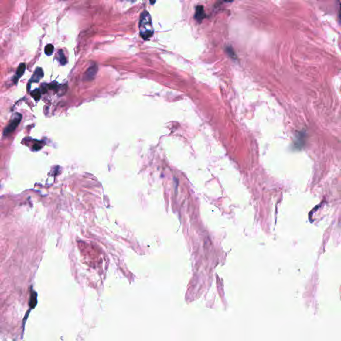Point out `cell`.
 Listing matches in <instances>:
<instances>
[{
	"label": "cell",
	"instance_id": "1",
	"mask_svg": "<svg viewBox=\"0 0 341 341\" xmlns=\"http://www.w3.org/2000/svg\"><path fill=\"white\" fill-rule=\"evenodd\" d=\"M140 35L144 39H148L153 36V27L151 15L147 11H144L141 14L139 22Z\"/></svg>",
	"mask_w": 341,
	"mask_h": 341
},
{
	"label": "cell",
	"instance_id": "2",
	"mask_svg": "<svg viewBox=\"0 0 341 341\" xmlns=\"http://www.w3.org/2000/svg\"><path fill=\"white\" fill-rule=\"evenodd\" d=\"M22 116L20 114L17 115L14 118V119L11 121V122L9 123V125L7 126L6 128L4 129L3 135H8L9 134L12 133L19 124L21 120H22Z\"/></svg>",
	"mask_w": 341,
	"mask_h": 341
},
{
	"label": "cell",
	"instance_id": "3",
	"mask_svg": "<svg viewBox=\"0 0 341 341\" xmlns=\"http://www.w3.org/2000/svg\"><path fill=\"white\" fill-rule=\"evenodd\" d=\"M97 70L98 67L97 65H94L89 67L85 73L84 80L85 81H91L93 79H94L96 74H97Z\"/></svg>",
	"mask_w": 341,
	"mask_h": 341
},
{
	"label": "cell",
	"instance_id": "4",
	"mask_svg": "<svg viewBox=\"0 0 341 341\" xmlns=\"http://www.w3.org/2000/svg\"><path fill=\"white\" fill-rule=\"evenodd\" d=\"M205 18V13L203 7L202 5H198L196 7L195 18L198 22H201Z\"/></svg>",
	"mask_w": 341,
	"mask_h": 341
},
{
	"label": "cell",
	"instance_id": "5",
	"mask_svg": "<svg viewBox=\"0 0 341 341\" xmlns=\"http://www.w3.org/2000/svg\"><path fill=\"white\" fill-rule=\"evenodd\" d=\"M43 76V71L42 69L38 67L34 71L33 75L31 78L30 82H38Z\"/></svg>",
	"mask_w": 341,
	"mask_h": 341
},
{
	"label": "cell",
	"instance_id": "6",
	"mask_svg": "<svg viewBox=\"0 0 341 341\" xmlns=\"http://www.w3.org/2000/svg\"><path fill=\"white\" fill-rule=\"evenodd\" d=\"M25 70H26V65L24 63H21L18 68V70H17L15 82L18 81L19 79L22 76L23 74L24 73V72H25Z\"/></svg>",
	"mask_w": 341,
	"mask_h": 341
},
{
	"label": "cell",
	"instance_id": "7",
	"mask_svg": "<svg viewBox=\"0 0 341 341\" xmlns=\"http://www.w3.org/2000/svg\"><path fill=\"white\" fill-rule=\"evenodd\" d=\"M58 55V60H59L60 63L61 65H65V63H67V60H66V57H65L64 56V53L62 50H60L58 51L57 53Z\"/></svg>",
	"mask_w": 341,
	"mask_h": 341
},
{
	"label": "cell",
	"instance_id": "8",
	"mask_svg": "<svg viewBox=\"0 0 341 341\" xmlns=\"http://www.w3.org/2000/svg\"><path fill=\"white\" fill-rule=\"evenodd\" d=\"M54 50V47L51 44H48L45 47V53L47 56H51Z\"/></svg>",
	"mask_w": 341,
	"mask_h": 341
},
{
	"label": "cell",
	"instance_id": "9",
	"mask_svg": "<svg viewBox=\"0 0 341 341\" xmlns=\"http://www.w3.org/2000/svg\"><path fill=\"white\" fill-rule=\"evenodd\" d=\"M31 95H32V97L35 99L36 100H39L41 97V92L39 89H35V90H33L32 92Z\"/></svg>",
	"mask_w": 341,
	"mask_h": 341
},
{
	"label": "cell",
	"instance_id": "10",
	"mask_svg": "<svg viewBox=\"0 0 341 341\" xmlns=\"http://www.w3.org/2000/svg\"><path fill=\"white\" fill-rule=\"evenodd\" d=\"M155 1H156V0H150L151 3H152V4H153V3L155 2Z\"/></svg>",
	"mask_w": 341,
	"mask_h": 341
},
{
	"label": "cell",
	"instance_id": "11",
	"mask_svg": "<svg viewBox=\"0 0 341 341\" xmlns=\"http://www.w3.org/2000/svg\"><path fill=\"white\" fill-rule=\"evenodd\" d=\"M224 1H225V2H230L233 1V0H224Z\"/></svg>",
	"mask_w": 341,
	"mask_h": 341
},
{
	"label": "cell",
	"instance_id": "12",
	"mask_svg": "<svg viewBox=\"0 0 341 341\" xmlns=\"http://www.w3.org/2000/svg\"><path fill=\"white\" fill-rule=\"evenodd\" d=\"M340 18L341 19V6H340Z\"/></svg>",
	"mask_w": 341,
	"mask_h": 341
}]
</instances>
